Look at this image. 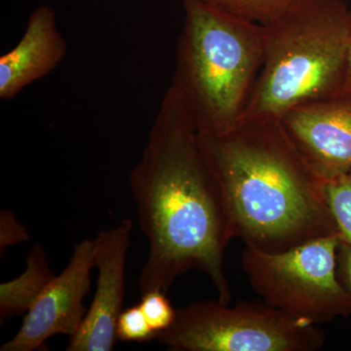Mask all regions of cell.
<instances>
[{"label": "cell", "instance_id": "obj_8", "mask_svg": "<svg viewBox=\"0 0 351 351\" xmlns=\"http://www.w3.org/2000/svg\"><path fill=\"white\" fill-rule=\"evenodd\" d=\"M133 221L101 230L94 240V267L98 269L97 290L80 329L69 339L68 351H110L117 339V321L123 311L125 265Z\"/></svg>", "mask_w": 351, "mask_h": 351}, {"label": "cell", "instance_id": "obj_12", "mask_svg": "<svg viewBox=\"0 0 351 351\" xmlns=\"http://www.w3.org/2000/svg\"><path fill=\"white\" fill-rule=\"evenodd\" d=\"M241 19L267 25L298 0H196Z\"/></svg>", "mask_w": 351, "mask_h": 351}, {"label": "cell", "instance_id": "obj_3", "mask_svg": "<svg viewBox=\"0 0 351 351\" xmlns=\"http://www.w3.org/2000/svg\"><path fill=\"white\" fill-rule=\"evenodd\" d=\"M263 25L265 57L242 120H282L295 108L346 94L351 9L345 0H298Z\"/></svg>", "mask_w": 351, "mask_h": 351}, {"label": "cell", "instance_id": "obj_2", "mask_svg": "<svg viewBox=\"0 0 351 351\" xmlns=\"http://www.w3.org/2000/svg\"><path fill=\"white\" fill-rule=\"evenodd\" d=\"M232 239L280 253L338 232L321 181L281 120L243 119L232 130L198 131Z\"/></svg>", "mask_w": 351, "mask_h": 351}, {"label": "cell", "instance_id": "obj_1", "mask_svg": "<svg viewBox=\"0 0 351 351\" xmlns=\"http://www.w3.org/2000/svg\"><path fill=\"white\" fill-rule=\"evenodd\" d=\"M138 223L149 242L141 294L167 292L197 269L223 304L232 301L225 253L232 239L223 197L198 144V130L181 93L164 95L137 165L129 174Z\"/></svg>", "mask_w": 351, "mask_h": 351}, {"label": "cell", "instance_id": "obj_16", "mask_svg": "<svg viewBox=\"0 0 351 351\" xmlns=\"http://www.w3.org/2000/svg\"><path fill=\"white\" fill-rule=\"evenodd\" d=\"M29 233L21 225L12 212L3 210L0 215V250L3 255L6 248L11 245L29 240Z\"/></svg>", "mask_w": 351, "mask_h": 351}, {"label": "cell", "instance_id": "obj_7", "mask_svg": "<svg viewBox=\"0 0 351 351\" xmlns=\"http://www.w3.org/2000/svg\"><path fill=\"white\" fill-rule=\"evenodd\" d=\"M93 250L94 240L75 245L68 265L44 289L25 314L19 331L0 350H36L51 337L71 338L78 331L87 313L83 302L91 286Z\"/></svg>", "mask_w": 351, "mask_h": 351}, {"label": "cell", "instance_id": "obj_6", "mask_svg": "<svg viewBox=\"0 0 351 351\" xmlns=\"http://www.w3.org/2000/svg\"><path fill=\"white\" fill-rule=\"evenodd\" d=\"M181 351H315L325 335L265 302L198 301L176 311L172 325L156 337Z\"/></svg>", "mask_w": 351, "mask_h": 351}, {"label": "cell", "instance_id": "obj_4", "mask_svg": "<svg viewBox=\"0 0 351 351\" xmlns=\"http://www.w3.org/2000/svg\"><path fill=\"white\" fill-rule=\"evenodd\" d=\"M184 2V27L172 85L181 93L197 130L235 128L265 57V25L196 1Z\"/></svg>", "mask_w": 351, "mask_h": 351}, {"label": "cell", "instance_id": "obj_17", "mask_svg": "<svg viewBox=\"0 0 351 351\" xmlns=\"http://www.w3.org/2000/svg\"><path fill=\"white\" fill-rule=\"evenodd\" d=\"M338 274L351 294V244L341 239L338 249Z\"/></svg>", "mask_w": 351, "mask_h": 351}, {"label": "cell", "instance_id": "obj_11", "mask_svg": "<svg viewBox=\"0 0 351 351\" xmlns=\"http://www.w3.org/2000/svg\"><path fill=\"white\" fill-rule=\"evenodd\" d=\"M25 271L17 278L0 285V322L27 313L55 276L40 244L27 254Z\"/></svg>", "mask_w": 351, "mask_h": 351}, {"label": "cell", "instance_id": "obj_10", "mask_svg": "<svg viewBox=\"0 0 351 351\" xmlns=\"http://www.w3.org/2000/svg\"><path fill=\"white\" fill-rule=\"evenodd\" d=\"M68 46L50 6L31 14L19 43L0 57V99L13 100L32 83L52 73L66 57Z\"/></svg>", "mask_w": 351, "mask_h": 351}, {"label": "cell", "instance_id": "obj_14", "mask_svg": "<svg viewBox=\"0 0 351 351\" xmlns=\"http://www.w3.org/2000/svg\"><path fill=\"white\" fill-rule=\"evenodd\" d=\"M140 306L156 337L172 325L176 311L166 297V293L160 290L149 291L142 294Z\"/></svg>", "mask_w": 351, "mask_h": 351}, {"label": "cell", "instance_id": "obj_5", "mask_svg": "<svg viewBox=\"0 0 351 351\" xmlns=\"http://www.w3.org/2000/svg\"><path fill=\"white\" fill-rule=\"evenodd\" d=\"M339 233L280 253L245 247L241 265L265 304L318 325L351 315V294L338 274Z\"/></svg>", "mask_w": 351, "mask_h": 351}, {"label": "cell", "instance_id": "obj_9", "mask_svg": "<svg viewBox=\"0 0 351 351\" xmlns=\"http://www.w3.org/2000/svg\"><path fill=\"white\" fill-rule=\"evenodd\" d=\"M281 122L321 181L351 172V95L306 104Z\"/></svg>", "mask_w": 351, "mask_h": 351}, {"label": "cell", "instance_id": "obj_13", "mask_svg": "<svg viewBox=\"0 0 351 351\" xmlns=\"http://www.w3.org/2000/svg\"><path fill=\"white\" fill-rule=\"evenodd\" d=\"M325 189L339 237L351 244V172L325 182Z\"/></svg>", "mask_w": 351, "mask_h": 351}, {"label": "cell", "instance_id": "obj_15", "mask_svg": "<svg viewBox=\"0 0 351 351\" xmlns=\"http://www.w3.org/2000/svg\"><path fill=\"white\" fill-rule=\"evenodd\" d=\"M117 338L124 341H143L156 339V332L152 330L140 304L122 311L117 321Z\"/></svg>", "mask_w": 351, "mask_h": 351}, {"label": "cell", "instance_id": "obj_18", "mask_svg": "<svg viewBox=\"0 0 351 351\" xmlns=\"http://www.w3.org/2000/svg\"><path fill=\"white\" fill-rule=\"evenodd\" d=\"M345 92L346 94L351 95V40L350 52H348V68H346Z\"/></svg>", "mask_w": 351, "mask_h": 351}]
</instances>
